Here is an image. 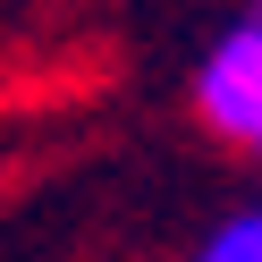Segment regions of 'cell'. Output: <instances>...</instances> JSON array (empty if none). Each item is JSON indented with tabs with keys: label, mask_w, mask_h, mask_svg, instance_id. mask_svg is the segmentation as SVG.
Segmentation results:
<instances>
[{
	"label": "cell",
	"mask_w": 262,
	"mask_h": 262,
	"mask_svg": "<svg viewBox=\"0 0 262 262\" xmlns=\"http://www.w3.org/2000/svg\"><path fill=\"white\" fill-rule=\"evenodd\" d=\"M194 119L228 144H262V17L228 26L194 68Z\"/></svg>",
	"instance_id": "1"
},
{
	"label": "cell",
	"mask_w": 262,
	"mask_h": 262,
	"mask_svg": "<svg viewBox=\"0 0 262 262\" xmlns=\"http://www.w3.org/2000/svg\"><path fill=\"white\" fill-rule=\"evenodd\" d=\"M194 262H262V211H237V220H220L203 237V254Z\"/></svg>",
	"instance_id": "2"
},
{
	"label": "cell",
	"mask_w": 262,
	"mask_h": 262,
	"mask_svg": "<svg viewBox=\"0 0 262 262\" xmlns=\"http://www.w3.org/2000/svg\"><path fill=\"white\" fill-rule=\"evenodd\" d=\"M254 152H262V144H254Z\"/></svg>",
	"instance_id": "3"
}]
</instances>
